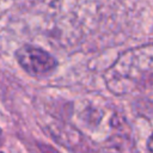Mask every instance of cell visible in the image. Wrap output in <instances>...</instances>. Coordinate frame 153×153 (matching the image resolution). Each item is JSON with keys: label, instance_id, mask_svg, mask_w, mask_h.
<instances>
[{"label": "cell", "instance_id": "2", "mask_svg": "<svg viewBox=\"0 0 153 153\" xmlns=\"http://www.w3.org/2000/svg\"><path fill=\"white\" fill-rule=\"evenodd\" d=\"M147 148L149 149V152L153 153V133H152V135L149 136V139L147 141Z\"/></svg>", "mask_w": 153, "mask_h": 153}, {"label": "cell", "instance_id": "1", "mask_svg": "<svg viewBox=\"0 0 153 153\" xmlns=\"http://www.w3.org/2000/svg\"><path fill=\"white\" fill-rule=\"evenodd\" d=\"M16 57L22 68L36 78L50 74L57 66L54 56L33 45H23L16 51Z\"/></svg>", "mask_w": 153, "mask_h": 153}, {"label": "cell", "instance_id": "3", "mask_svg": "<svg viewBox=\"0 0 153 153\" xmlns=\"http://www.w3.org/2000/svg\"><path fill=\"white\" fill-rule=\"evenodd\" d=\"M1 139H2V131H1V129H0V142H1Z\"/></svg>", "mask_w": 153, "mask_h": 153}, {"label": "cell", "instance_id": "4", "mask_svg": "<svg viewBox=\"0 0 153 153\" xmlns=\"http://www.w3.org/2000/svg\"><path fill=\"white\" fill-rule=\"evenodd\" d=\"M0 153H4V152H0Z\"/></svg>", "mask_w": 153, "mask_h": 153}]
</instances>
